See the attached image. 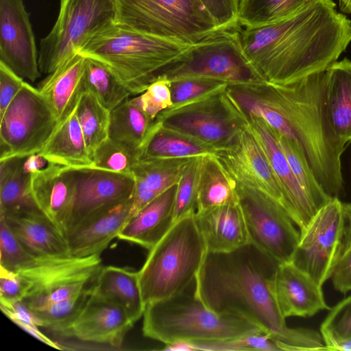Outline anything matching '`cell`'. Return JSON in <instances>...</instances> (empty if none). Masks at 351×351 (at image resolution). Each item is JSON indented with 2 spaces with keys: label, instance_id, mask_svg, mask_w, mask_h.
<instances>
[{
  "label": "cell",
  "instance_id": "obj_14",
  "mask_svg": "<svg viewBox=\"0 0 351 351\" xmlns=\"http://www.w3.org/2000/svg\"><path fill=\"white\" fill-rule=\"evenodd\" d=\"M236 191L250 243L280 263L291 262L300 232L287 212L267 196Z\"/></svg>",
  "mask_w": 351,
  "mask_h": 351
},
{
  "label": "cell",
  "instance_id": "obj_26",
  "mask_svg": "<svg viewBox=\"0 0 351 351\" xmlns=\"http://www.w3.org/2000/svg\"><path fill=\"white\" fill-rule=\"evenodd\" d=\"M92 291L121 306L134 324L145 308L139 285L138 273L126 267H102Z\"/></svg>",
  "mask_w": 351,
  "mask_h": 351
},
{
  "label": "cell",
  "instance_id": "obj_46",
  "mask_svg": "<svg viewBox=\"0 0 351 351\" xmlns=\"http://www.w3.org/2000/svg\"><path fill=\"white\" fill-rule=\"evenodd\" d=\"M220 30H231L238 25L239 0H201Z\"/></svg>",
  "mask_w": 351,
  "mask_h": 351
},
{
  "label": "cell",
  "instance_id": "obj_51",
  "mask_svg": "<svg viewBox=\"0 0 351 351\" xmlns=\"http://www.w3.org/2000/svg\"><path fill=\"white\" fill-rule=\"evenodd\" d=\"M162 350L166 351H196L193 343L185 340L175 341L165 344V348Z\"/></svg>",
  "mask_w": 351,
  "mask_h": 351
},
{
  "label": "cell",
  "instance_id": "obj_32",
  "mask_svg": "<svg viewBox=\"0 0 351 351\" xmlns=\"http://www.w3.org/2000/svg\"><path fill=\"white\" fill-rule=\"evenodd\" d=\"M311 0H242L238 25L254 28L275 24L296 14Z\"/></svg>",
  "mask_w": 351,
  "mask_h": 351
},
{
  "label": "cell",
  "instance_id": "obj_24",
  "mask_svg": "<svg viewBox=\"0 0 351 351\" xmlns=\"http://www.w3.org/2000/svg\"><path fill=\"white\" fill-rule=\"evenodd\" d=\"M86 59L75 53L49 73L38 88L59 122L71 112L83 90Z\"/></svg>",
  "mask_w": 351,
  "mask_h": 351
},
{
  "label": "cell",
  "instance_id": "obj_40",
  "mask_svg": "<svg viewBox=\"0 0 351 351\" xmlns=\"http://www.w3.org/2000/svg\"><path fill=\"white\" fill-rule=\"evenodd\" d=\"M203 158H192L191 162H188L182 171L176 188L173 223L195 212L199 176Z\"/></svg>",
  "mask_w": 351,
  "mask_h": 351
},
{
  "label": "cell",
  "instance_id": "obj_25",
  "mask_svg": "<svg viewBox=\"0 0 351 351\" xmlns=\"http://www.w3.org/2000/svg\"><path fill=\"white\" fill-rule=\"evenodd\" d=\"M76 108L77 103L71 112L59 122L38 154L49 163L73 169L93 168V158L77 117Z\"/></svg>",
  "mask_w": 351,
  "mask_h": 351
},
{
  "label": "cell",
  "instance_id": "obj_33",
  "mask_svg": "<svg viewBox=\"0 0 351 351\" xmlns=\"http://www.w3.org/2000/svg\"><path fill=\"white\" fill-rule=\"evenodd\" d=\"M76 114L93 158L95 150L109 138L110 111L92 93L83 89L77 101Z\"/></svg>",
  "mask_w": 351,
  "mask_h": 351
},
{
  "label": "cell",
  "instance_id": "obj_9",
  "mask_svg": "<svg viewBox=\"0 0 351 351\" xmlns=\"http://www.w3.org/2000/svg\"><path fill=\"white\" fill-rule=\"evenodd\" d=\"M116 0H60L57 19L40 43L38 64L49 75L115 22Z\"/></svg>",
  "mask_w": 351,
  "mask_h": 351
},
{
  "label": "cell",
  "instance_id": "obj_52",
  "mask_svg": "<svg viewBox=\"0 0 351 351\" xmlns=\"http://www.w3.org/2000/svg\"><path fill=\"white\" fill-rule=\"evenodd\" d=\"M343 211L346 221L344 241L346 247L351 243V203H343Z\"/></svg>",
  "mask_w": 351,
  "mask_h": 351
},
{
  "label": "cell",
  "instance_id": "obj_49",
  "mask_svg": "<svg viewBox=\"0 0 351 351\" xmlns=\"http://www.w3.org/2000/svg\"><path fill=\"white\" fill-rule=\"evenodd\" d=\"M334 288L346 294L351 291V243L346 245L330 276Z\"/></svg>",
  "mask_w": 351,
  "mask_h": 351
},
{
  "label": "cell",
  "instance_id": "obj_11",
  "mask_svg": "<svg viewBox=\"0 0 351 351\" xmlns=\"http://www.w3.org/2000/svg\"><path fill=\"white\" fill-rule=\"evenodd\" d=\"M58 123L38 88L25 81L0 117V160L39 153Z\"/></svg>",
  "mask_w": 351,
  "mask_h": 351
},
{
  "label": "cell",
  "instance_id": "obj_5",
  "mask_svg": "<svg viewBox=\"0 0 351 351\" xmlns=\"http://www.w3.org/2000/svg\"><path fill=\"white\" fill-rule=\"evenodd\" d=\"M186 290L146 304L142 328L145 337L168 344L178 340L223 341L265 333L261 327L245 317L213 312L194 291L189 293Z\"/></svg>",
  "mask_w": 351,
  "mask_h": 351
},
{
  "label": "cell",
  "instance_id": "obj_35",
  "mask_svg": "<svg viewBox=\"0 0 351 351\" xmlns=\"http://www.w3.org/2000/svg\"><path fill=\"white\" fill-rule=\"evenodd\" d=\"M82 88L111 111L132 95L100 62L86 57Z\"/></svg>",
  "mask_w": 351,
  "mask_h": 351
},
{
  "label": "cell",
  "instance_id": "obj_7",
  "mask_svg": "<svg viewBox=\"0 0 351 351\" xmlns=\"http://www.w3.org/2000/svg\"><path fill=\"white\" fill-rule=\"evenodd\" d=\"M116 2V23L164 40L193 45L221 31L201 0Z\"/></svg>",
  "mask_w": 351,
  "mask_h": 351
},
{
  "label": "cell",
  "instance_id": "obj_21",
  "mask_svg": "<svg viewBox=\"0 0 351 351\" xmlns=\"http://www.w3.org/2000/svg\"><path fill=\"white\" fill-rule=\"evenodd\" d=\"M195 220L207 252L228 253L250 243L245 219L239 202L202 212Z\"/></svg>",
  "mask_w": 351,
  "mask_h": 351
},
{
  "label": "cell",
  "instance_id": "obj_42",
  "mask_svg": "<svg viewBox=\"0 0 351 351\" xmlns=\"http://www.w3.org/2000/svg\"><path fill=\"white\" fill-rule=\"evenodd\" d=\"M91 287L74 298L31 310L38 319L40 327L53 331L70 319L84 304L90 293Z\"/></svg>",
  "mask_w": 351,
  "mask_h": 351
},
{
  "label": "cell",
  "instance_id": "obj_31",
  "mask_svg": "<svg viewBox=\"0 0 351 351\" xmlns=\"http://www.w3.org/2000/svg\"><path fill=\"white\" fill-rule=\"evenodd\" d=\"M238 201L235 186L211 157L203 158L196 198V212H202Z\"/></svg>",
  "mask_w": 351,
  "mask_h": 351
},
{
  "label": "cell",
  "instance_id": "obj_45",
  "mask_svg": "<svg viewBox=\"0 0 351 351\" xmlns=\"http://www.w3.org/2000/svg\"><path fill=\"white\" fill-rule=\"evenodd\" d=\"M226 84L198 80H182L171 82L173 103L190 101L208 92H219Z\"/></svg>",
  "mask_w": 351,
  "mask_h": 351
},
{
  "label": "cell",
  "instance_id": "obj_6",
  "mask_svg": "<svg viewBox=\"0 0 351 351\" xmlns=\"http://www.w3.org/2000/svg\"><path fill=\"white\" fill-rule=\"evenodd\" d=\"M195 213L174 222L149 250L138 271L145 306L180 293L194 282L207 253Z\"/></svg>",
  "mask_w": 351,
  "mask_h": 351
},
{
  "label": "cell",
  "instance_id": "obj_39",
  "mask_svg": "<svg viewBox=\"0 0 351 351\" xmlns=\"http://www.w3.org/2000/svg\"><path fill=\"white\" fill-rule=\"evenodd\" d=\"M140 154L110 138L95 150L93 156L94 169L132 176V169Z\"/></svg>",
  "mask_w": 351,
  "mask_h": 351
},
{
  "label": "cell",
  "instance_id": "obj_19",
  "mask_svg": "<svg viewBox=\"0 0 351 351\" xmlns=\"http://www.w3.org/2000/svg\"><path fill=\"white\" fill-rule=\"evenodd\" d=\"M75 188L73 169L49 162L31 174V191L37 207L65 238Z\"/></svg>",
  "mask_w": 351,
  "mask_h": 351
},
{
  "label": "cell",
  "instance_id": "obj_43",
  "mask_svg": "<svg viewBox=\"0 0 351 351\" xmlns=\"http://www.w3.org/2000/svg\"><path fill=\"white\" fill-rule=\"evenodd\" d=\"M196 350L208 351H277L281 350L277 343L266 333H257L237 339L212 342H193Z\"/></svg>",
  "mask_w": 351,
  "mask_h": 351
},
{
  "label": "cell",
  "instance_id": "obj_36",
  "mask_svg": "<svg viewBox=\"0 0 351 351\" xmlns=\"http://www.w3.org/2000/svg\"><path fill=\"white\" fill-rule=\"evenodd\" d=\"M273 131L296 180L316 208L320 210L332 197L327 194L319 183L298 144Z\"/></svg>",
  "mask_w": 351,
  "mask_h": 351
},
{
  "label": "cell",
  "instance_id": "obj_44",
  "mask_svg": "<svg viewBox=\"0 0 351 351\" xmlns=\"http://www.w3.org/2000/svg\"><path fill=\"white\" fill-rule=\"evenodd\" d=\"M32 256L12 232L4 217L0 215V266L14 271Z\"/></svg>",
  "mask_w": 351,
  "mask_h": 351
},
{
  "label": "cell",
  "instance_id": "obj_20",
  "mask_svg": "<svg viewBox=\"0 0 351 351\" xmlns=\"http://www.w3.org/2000/svg\"><path fill=\"white\" fill-rule=\"evenodd\" d=\"M132 198L100 212L68 231L66 239L72 256L101 254L130 219Z\"/></svg>",
  "mask_w": 351,
  "mask_h": 351
},
{
  "label": "cell",
  "instance_id": "obj_41",
  "mask_svg": "<svg viewBox=\"0 0 351 351\" xmlns=\"http://www.w3.org/2000/svg\"><path fill=\"white\" fill-rule=\"evenodd\" d=\"M171 82L164 75L149 85L139 96L132 97L138 106L152 121L160 113L173 106Z\"/></svg>",
  "mask_w": 351,
  "mask_h": 351
},
{
  "label": "cell",
  "instance_id": "obj_48",
  "mask_svg": "<svg viewBox=\"0 0 351 351\" xmlns=\"http://www.w3.org/2000/svg\"><path fill=\"white\" fill-rule=\"evenodd\" d=\"M25 285L19 275L0 266V301L23 300Z\"/></svg>",
  "mask_w": 351,
  "mask_h": 351
},
{
  "label": "cell",
  "instance_id": "obj_1",
  "mask_svg": "<svg viewBox=\"0 0 351 351\" xmlns=\"http://www.w3.org/2000/svg\"><path fill=\"white\" fill-rule=\"evenodd\" d=\"M234 31L261 82L274 84L327 70L351 42V20L332 0H311L285 21Z\"/></svg>",
  "mask_w": 351,
  "mask_h": 351
},
{
  "label": "cell",
  "instance_id": "obj_28",
  "mask_svg": "<svg viewBox=\"0 0 351 351\" xmlns=\"http://www.w3.org/2000/svg\"><path fill=\"white\" fill-rule=\"evenodd\" d=\"M326 101L329 119L338 137L351 143V60L344 58L327 70Z\"/></svg>",
  "mask_w": 351,
  "mask_h": 351
},
{
  "label": "cell",
  "instance_id": "obj_18",
  "mask_svg": "<svg viewBox=\"0 0 351 351\" xmlns=\"http://www.w3.org/2000/svg\"><path fill=\"white\" fill-rule=\"evenodd\" d=\"M271 289L285 319L311 317L321 311L330 309L322 286L291 262L279 264L271 280Z\"/></svg>",
  "mask_w": 351,
  "mask_h": 351
},
{
  "label": "cell",
  "instance_id": "obj_38",
  "mask_svg": "<svg viewBox=\"0 0 351 351\" xmlns=\"http://www.w3.org/2000/svg\"><path fill=\"white\" fill-rule=\"evenodd\" d=\"M326 350L351 351V296L330 309L320 326Z\"/></svg>",
  "mask_w": 351,
  "mask_h": 351
},
{
  "label": "cell",
  "instance_id": "obj_17",
  "mask_svg": "<svg viewBox=\"0 0 351 351\" xmlns=\"http://www.w3.org/2000/svg\"><path fill=\"white\" fill-rule=\"evenodd\" d=\"M0 62L30 82L41 76L35 37L23 0H0Z\"/></svg>",
  "mask_w": 351,
  "mask_h": 351
},
{
  "label": "cell",
  "instance_id": "obj_22",
  "mask_svg": "<svg viewBox=\"0 0 351 351\" xmlns=\"http://www.w3.org/2000/svg\"><path fill=\"white\" fill-rule=\"evenodd\" d=\"M10 230L32 255L70 256L66 238L40 211L3 214Z\"/></svg>",
  "mask_w": 351,
  "mask_h": 351
},
{
  "label": "cell",
  "instance_id": "obj_34",
  "mask_svg": "<svg viewBox=\"0 0 351 351\" xmlns=\"http://www.w3.org/2000/svg\"><path fill=\"white\" fill-rule=\"evenodd\" d=\"M212 149L194 143L171 136L154 122L151 130L140 150V158H197L209 157Z\"/></svg>",
  "mask_w": 351,
  "mask_h": 351
},
{
  "label": "cell",
  "instance_id": "obj_3",
  "mask_svg": "<svg viewBox=\"0 0 351 351\" xmlns=\"http://www.w3.org/2000/svg\"><path fill=\"white\" fill-rule=\"evenodd\" d=\"M263 86L259 99L282 116L280 134L298 144L323 189L339 198L344 189L341 156L348 145L329 119L326 70L286 84L263 82Z\"/></svg>",
  "mask_w": 351,
  "mask_h": 351
},
{
  "label": "cell",
  "instance_id": "obj_50",
  "mask_svg": "<svg viewBox=\"0 0 351 351\" xmlns=\"http://www.w3.org/2000/svg\"><path fill=\"white\" fill-rule=\"evenodd\" d=\"M48 163L41 155L34 154L25 158L23 168L25 172L32 174L43 169Z\"/></svg>",
  "mask_w": 351,
  "mask_h": 351
},
{
  "label": "cell",
  "instance_id": "obj_15",
  "mask_svg": "<svg viewBox=\"0 0 351 351\" xmlns=\"http://www.w3.org/2000/svg\"><path fill=\"white\" fill-rule=\"evenodd\" d=\"M133 324L121 306L91 289L77 312L52 332L63 337L119 348Z\"/></svg>",
  "mask_w": 351,
  "mask_h": 351
},
{
  "label": "cell",
  "instance_id": "obj_8",
  "mask_svg": "<svg viewBox=\"0 0 351 351\" xmlns=\"http://www.w3.org/2000/svg\"><path fill=\"white\" fill-rule=\"evenodd\" d=\"M101 254L35 256L14 271L25 285L23 302L33 311L81 295L102 267Z\"/></svg>",
  "mask_w": 351,
  "mask_h": 351
},
{
  "label": "cell",
  "instance_id": "obj_10",
  "mask_svg": "<svg viewBox=\"0 0 351 351\" xmlns=\"http://www.w3.org/2000/svg\"><path fill=\"white\" fill-rule=\"evenodd\" d=\"M162 75L171 82L182 80L234 85L261 82L241 48L234 29L219 31L194 45Z\"/></svg>",
  "mask_w": 351,
  "mask_h": 351
},
{
  "label": "cell",
  "instance_id": "obj_2",
  "mask_svg": "<svg viewBox=\"0 0 351 351\" xmlns=\"http://www.w3.org/2000/svg\"><path fill=\"white\" fill-rule=\"evenodd\" d=\"M279 264L250 243L228 253L207 252L195 293L216 313L241 316L258 325L281 350H326L320 333L287 326L271 289Z\"/></svg>",
  "mask_w": 351,
  "mask_h": 351
},
{
  "label": "cell",
  "instance_id": "obj_29",
  "mask_svg": "<svg viewBox=\"0 0 351 351\" xmlns=\"http://www.w3.org/2000/svg\"><path fill=\"white\" fill-rule=\"evenodd\" d=\"M25 158L0 160V213L40 210L31 191V174L23 168Z\"/></svg>",
  "mask_w": 351,
  "mask_h": 351
},
{
  "label": "cell",
  "instance_id": "obj_37",
  "mask_svg": "<svg viewBox=\"0 0 351 351\" xmlns=\"http://www.w3.org/2000/svg\"><path fill=\"white\" fill-rule=\"evenodd\" d=\"M161 125H169L176 128L178 132L193 135L194 138L209 144H221L222 142L232 138L234 134H230L228 124L222 120L205 113H197L184 115L168 120L156 121Z\"/></svg>",
  "mask_w": 351,
  "mask_h": 351
},
{
  "label": "cell",
  "instance_id": "obj_27",
  "mask_svg": "<svg viewBox=\"0 0 351 351\" xmlns=\"http://www.w3.org/2000/svg\"><path fill=\"white\" fill-rule=\"evenodd\" d=\"M169 159L139 158L132 169L134 181L130 218L158 196L176 186L182 168H170Z\"/></svg>",
  "mask_w": 351,
  "mask_h": 351
},
{
  "label": "cell",
  "instance_id": "obj_13",
  "mask_svg": "<svg viewBox=\"0 0 351 351\" xmlns=\"http://www.w3.org/2000/svg\"><path fill=\"white\" fill-rule=\"evenodd\" d=\"M221 101L230 117L251 133L264 153L283 195L285 211L302 232L319 210L296 180L273 130L262 119L245 112L232 94L226 93Z\"/></svg>",
  "mask_w": 351,
  "mask_h": 351
},
{
  "label": "cell",
  "instance_id": "obj_53",
  "mask_svg": "<svg viewBox=\"0 0 351 351\" xmlns=\"http://www.w3.org/2000/svg\"><path fill=\"white\" fill-rule=\"evenodd\" d=\"M239 3H240V1H242V0H239Z\"/></svg>",
  "mask_w": 351,
  "mask_h": 351
},
{
  "label": "cell",
  "instance_id": "obj_47",
  "mask_svg": "<svg viewBox=\"0 0 351 351\" xmlns=\"http://www.w3.org/2000/svg\"><path fill=\"white\" fill-rule=\"evenodd\" d=\"M25 81L0 62V117L19 92Z\"/></svg>",
  "mask_w": 351,
  "mask_h": 351
},
{
  "label": "cell",
  "instance_id": "obj_23",
  "mask_svg": "<svg viewBox=\"0 0 351 351\" xmlns=\"http://www.w3.org/2000/svg\"><path fill=\"white\" fill-rule=\"evenodd\" d=\"M176 188H170L132 216L117 238L150 250L173 224Z\"/></svg>",
  "mask_w": 351,
  "mask_h": 351
},
{
  "label": "cell",
  "instance_id": "obj_16",
  "mask_svg": "<svg viewBox=\"0 0 351 351\" xmlns=\"http://www.w3.org/2000/svg\"><path fill=\"white\" fill-rule=\"evenodd\" d=\"M75 177L66 233L89 217L132 198V176L86 168L75 169Z\"/></svg>",
  "mask_w": 351,
  "mask_h": 351
},
{
  "label": "cell",
  "instance_id": "obj_4",
  "mask_svg": "<svg viewBox=\"0 0 351 351\" xmlns=\"http://www.w3.org/2000/svg\"><path fill=\"white\" fill-rule=\"evenodd\" d=\"M193 45L149 36L114 22L77 53L102 63L132 95H136L143 93Z\"/></svg>",
  "mask_w": 351,
  "mask_h": 351
},
{
  "label": "cell",
  "instance_id": "obj_12",
  "mask_svg": "<svg viewBox=\"0 0 351 351\" xmlns=\"http://www.w3.org/2000/svg\"><path fill=\"white\" fill-rule=\"evenodd\" d=\"M345 226L343 203L332 197L300 232L291 263L322 287L344 250Z\"/></svg>",
  "mask_w": 351,
  "mask_h": 351
},
{
  "label": "cell",
  "instance_id": "obj_30",
  "mask_svg": "<svg viewBox=\"0 0 351 351\" xmlns=\"http://www.w3.org/2000/svg\"><path fill=\"white\" fill-rule=\"evenodd\" d=\"M153 123L130 97L110 111L109 138L140 154Z\"/></svg>",
  "mask_w": 351,
  "mask_h": 351
}]
</instances>
